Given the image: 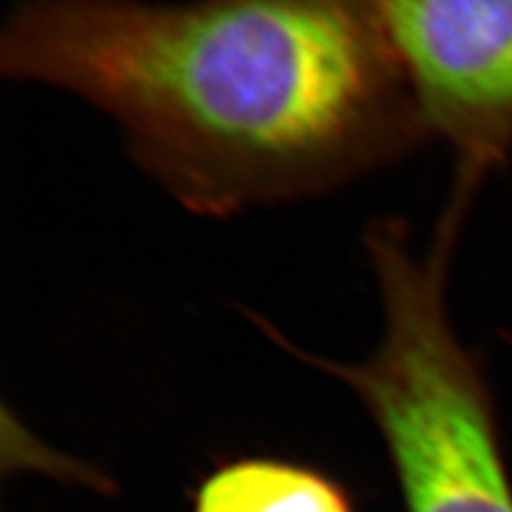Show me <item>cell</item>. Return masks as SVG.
Listing matches in <instances>:
<instances>
[{
	"instance_id": "1",
	"label": "cell",
	"mask_w": 512,
	"mask_h": 512,
	"mask_svg": "<svg viewBox=\"0 0 512 512\" xmlns=\"http://www.w3.org/2000/svg\"><path fill=\"white\" fill-rule=\"evenodd\" d=\"M0 73L99 109L203 218L327 197L431 143L380 0H20Z\"/></svg>"
},
{
	"instance_id": "4",
	"label": "cell",
	"mask_w": 512,
	"mask_h": 512,
	"mask_svg": "<svg viewBox=\"0 0 512 512\" xmlns=\"http://www.w3.org/2000/svg\"><path fill=\"white\" fill-rule=\"evenodd\" d=\"M192 512H357L338 480L282 459L222 463L195 493Z\"/></svg>"
},
{
	"instance_id": "3",
	"label": "cell",
	"mask_w": 512,
	"mask_h": 512,
	"mask_svg": "<svg viewBox=\"0 0 512 512\" xmlns=\"http://www.w3.org/2000/svg\"><path fill=\"white\" fill-rule=\"evenodd\" d=\"M382 20L429 141L455 158L453 197L512 154V0H380Z\"/></svg>"
},
{
	"instance_id": "2",
	"label": "cell",
	"mask_w": 512,
	"mask_h": 512,
	"mask_svg": "<svg viewBox=\"0 0 512 512\" xmlns=\"http://www.w3.org/2000/svg\"><path fill=\"white\" fill-rule=\"evenodd\" d=\"M459 235L438 229L425 252L395 216L363 233L382 331L361 361L308 355L261 323L267 338L340 380L372 416L402 493L404 512H512L498 423L483 367L453 327L448 267Z\"/></svg>"
}]
</instances>
